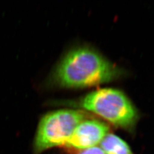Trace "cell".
Instances as JSON below:
<instances>
[{"mask_svg":"<svg viewBox=\"0 0 154 154\" xmlns=\"http://www.w3.org/2000/svg\"><path fill=\"white\" fill-rule=\"evenodd\" d=\"M121 71L100 53L89 47L70 51L58 64L53 82L65 88H85L118 79Z\"/></svg>","mask_w":154,"mask_h":154,"instance_id":"6da1fadb","label":"cell"},{"mask_svg":"<svg viewBox=\"0 0 154 154\" xmlns=\"http://www.w3.org/2000/svg\"><path fill=\"white\" fill-rule=\"evenodd\" d=\"M100 146L105 154H133L127 143L113 134L106 135Z\"/></svg>","mask_w":154,"mask_h":154,"instance_id":"5b68a950","label":"cell"},{"mask_svg":"<svg viewBox=\"0 0 154 154\" xmlns=\"http://www.w3.org/2000/svg\"><path fill=\"white\" fill-rule=\"evenodd\" d=\"M107 124L94 119H85L76 127L66 146L75 149H84L96 146L108 134Z\"/></svg>","mask_w":154,"mask_h":154,"instance_id":"277c9868","label":"cell"},{"mask_svg":"<svg viewBox=\"0 0 154 154\" xmlns=\"http://www.w3.org/2000/svg\"><path fill=\"white\" fill-rule=\"evenodd\" d=\"M75 103L77 107L123 128L133 127L138 119L137 111L132 102L123 93L116 89L94 91Z\"/></svg>","mask_w":154,"mask_h":154,"instance_id":"7a4b0ae2","label":"cell"},{"mask_svg":"<svg viewBox=\"0 0 154 154\" xmlns=\"http://www.w3.org/2000/svg\"><path fill=\"white\" fill-rule=\"evenodd\" d=\"M85 119L82 111L74 109H60L45 114L37 127L33 142L34 153L66 145L76 127Z\"/></svg>","mask_w":154,"mask_h":154,"instance_id":"3957f363","label":"cell"},{"mask_svg":"<svg viewBox=\"0 0 154 154\" xmlns=\"http://www.w3.org/2000/svg\"><path fill=\"white\" fill-rule=\"evenodd\" d=\"M79 154H105L102 148L98 146H94L89 148L84 149Z\"/></svg>","mask_w":154,"mask_h":154,"instance_id":"8992f818","label":"cell"}]
</instances>
